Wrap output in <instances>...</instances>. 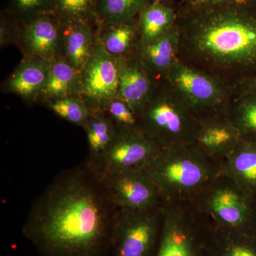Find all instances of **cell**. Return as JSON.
<instances>
[{
	"instance_id": "obj_1",
	"label": "cell",
	"mask_w": 256,
	"mask_h": 256,
	"mask_svg": "<svg viewBox=\"0 0 256 256\" xmlns=\"http://www.w3.org/2000/svg\"><path fill=\"white\" fill-rule=\"evenodd\" d=\"M117 210L85 162L62 172L38 196L22 234L41 256H110Z\"/></svg>"
},
{
	"instance_id": "obj_13",
	"label": "cell",
	"mask_w": 256,
	"mask_h": 256,
	"mask_svg": "<svg viewBox=\"0 0 256 256\" xmlns=\"http://www.w3.org/2000/svg\"><path fill=\"white\" fill-rule=\"evenodd\" d=\"M119 67L118 98L126 101L139 116L149 100L156 82L148 73L137 54L117 58Z\"/></svg>"
},
{
	"instance_id": "obj_8",
	"label": "cell",
	"mask_w": 256,
	"mask_h": 256,
	"mask_svg": "<svg viewBox=\"0 0 256 256\" xmlns=\"http://www.w3.org/2000/svg\"><path fill=\"white\" fill-rule=\"evenodd\" d=\"M162 218L163 206L148 210H118L110 256H154Z\"/></svg>"
},
{
	"instance_id": "obj_20",
	"label": "cell",
	"mask_w": 256,
	"mask_h": 256,
	"mask_svg": "<svg viewBox=\"0 0 256 256\" xmlns=\"http://www.w3.org/2000/svg\"><path fill=\"white\" fill-rule=\"evenodd\" d=\"M176 20L178 14L170 6L158 3L146 6L139 22L140 44L159 40L174 28Z\"/></svg>"
},
{
	"instance_id": "obj_26",
	"label": "cell",
	"mask_w": 256,
	"mask_h": 256,
	"mask_svg": "<svg viewBox=\"0 0 256 256\" xmlns=\"http://www.w3.org/2000/svg\"><path fill=\"white\" fill-rule=\"evenodd\" d=\"M146 6V0H104V15L114 24L127 22Z\"/></svg>"
},
{
	"instance_id": "obj_14",
	"label": "cell",
	"mask_w": 256,
	"mask_h": 256,
	"mask_svg": "<svg viewBox=\"0 0 256 256\" xmlns=\"http://www.w3.org/2000/svg\"><path fill=\"white\" fill-rule=\"evenodd\" d=\"M180 34L176 24L159 40L140 44L137 54L154 82L164 80L178 60Z\"/></svg>"
},
{
	"instance_id": "obj_25",
	"label": "cell",
	"mask_w": 256,
	"mask_h": 256,
	"mask_svg": "<svg viewBox=\"0 0 256 256\" xmlns=\"http://www.w3.org/2000/svg\"><path fill=\"white\" fill-rule=\"evenodd\" d=\"M50 108L60 118L84 128L92 112L85 101L75 97L50 101Z\"/></svg>"
},
{
	"instance_id": "obj_6",
	"label": "cell",
	"mask_w": 256,
	"mask_h": 256,
	"mask_svg": "<svg viewBox=\"0 0 256 256\" xmlns=\"http://www.w3.org/2000/svg\"><path fill=\"white\" fill-rule=\"evenodd\" d=\"M191 201L217 228L256 238V201L220 174Z\"/></svg>"
},
{
	"instance_id": "obj_7",
	"label": "cell",
	"mask_w": 256,
	"mask_h": 256,
	"mask_svg": "<svg viewBox=\"0 0 256 256\" xmlns=\"http://www.w3.org/2000/svg\"><path fill=\"white\" fill-rule=\"evenodd\" d=\"M166 80L200 120L226 114L236 86L176 60Z\"/></svg>"
},
{
	"instance_id": "obj_28",
	"label": "cell",
	"mask_w": 256,
	"mask_h": 256,
	"mask_svg": "<svg viewBox=\"0 0 256 256\" xmlns=\"http://www.w3.org/2000/svg\"><path fill=\"white\" fill-rule=\"evenodd\" d=\"M58 8L66 16L82 22L92 12L94 0H56Z\"/></svg>"
},
{
	"instance_id": "obj_31",
	"label": "cell",
	"mask_w": 256,
	"mask_h": 256,
	"mask_svg": "<svg viewBox=\"0 0 256 256\" xmlns=\"http://www.w3.org/2000/svg\"><path fill=\"white\" fill-rule=\"evenodd\" d=\"M239 86H242L245 87L246 88L256 92V78L247 80V82H242Z\"/></svg>"
},
{
	"instance_id": "obj_30",
	"label": "cell",
	"mask_w": 256,
	"mask_h": 256,
	"mask_svg": "<svg viewBox=\"0 0 256 256\" xmlns=\"http://www.w3.org/2000/svg\"><path fill=\"white\" fill-rule=\"evenodd\" d=\"M18 9L22 12H30L38 9L43 4L44 0H16Z\"/></svg>"
},
{
	"instance_id": "obj_17",
	"label": "cell",
	"mask_w": 256,
	"mask_h": 256,
	"mask_svg": "<svg viewBox=\"0 0 256 256\" xmlns=\"http://www.w3.org/2000/svg\"><path fill=\"white\" fill-rule=\"evenodd\" d=\"M60 28L52 18H44L34 22L24 34V41L32 56L52 62L58 52Z\"/></svg>"
},
{
	"instance_id": "obj_16",
	"label": "cell",
	"mask_w": 256,
	"mask_h": 256,
	"mask_svg": "<svg viewBox=\"0 0 256 256\" xmlns=\"http://www.w3.org/2000/svg\"><path fill=\"white\" fill-rule=\"evenodd\" d=\"M50 62L32 56L24 60L8 82V90L24 99H32L44 88Z\"/></svg>"
},
{
	"instance_id": "obj_18",
	"label": "cell",
	"mask_w": 256,
	"mask_h": 256,
	"mask_svg": "<svg viewBox=\"0 0 256 256\" xmlns=\"http://www.w3.org/2000/svg\"><path fill=\"white\" fill-rule=\"evenodd\" d=\"M226 114L242 139L256 142V92L242 86H236Z\"/></svg>"
},
{
	"instance_id": "obj_9",
	"label": "cell",
	"mask_w": 256,
	"mask_h": 256,
	"mask_svg": "<svg viewBox=\"0 0 256 256\" xmlns=\"http://www.w3.org/2000/svg\"><path fill=\"white\" fill-rule=\"evenodd\" d=\"M161 150L140 130L118 128L108 150L98 159L86 162L100 178L112 173L144 171Z\"/></svg>"
},
{
	"instance_id": "obj_2",
	"label": "cell",
	"mask_w": 256,
	"mask_h": 256,
	"mask_svg": "<svg viewBox=\"0 0 256 256\" xmlns=\"http://www.w3.org/2000/svg\"><path fill=\"white\" fill-rule=\"evenodd\" d=\"M178 60L237 86L256 78V4L193 6L178 15Z\"/></svg>"
},
{
	"instance_id": "obj_19",
	"label": "cell",
	"mask_w": 256,
	"mask_h": 256,
	"mask_svg": "<svg viewBox=\"0 0 256 256\" xmlns=\"http://www.w3.org/2000/svg\"><path fill=\"white\" fill-rule=\"evenodd\" d=\"M80 76L82 73L68 60H52L48 79L41 94L50 102L73 97L74 92L80 90Z\"/></svg>"
},
{
	"instance_id": "obj_11",
	"label": "cell",
	"mask_w": 256,
	"mask_h": 256,
	"mask_svg": "<svg viewBox=\"0 0 256 256\" xmlns=\"http://www.w3.org/2000/svg\"><path fill=\"white\" fill-rule=\"evenodd\" d=\"M100 180L117 210H153L164 204L158 186L146 170L112 173Z\"/></svg>"
},
{
	"instance_id": "obj_12",
	"label": "cell",
	"mask_w": 256,
	"mask_h": 256,
	"mask_svg": "<svg viewBox=\"0 0 256 256\" xmlns=\"http://www.w3.org/2000/svg\"><path fill=\"white\" fill-rule=\"evenodd\" d=\"M242 140L226 114L201 120L196 144L212 160L223 164Z\"/></svg>"
},
{
	"instance_id": "obj_15",
	"label": "cell",
	"mask_w": 256,
	"mask_h": 256,
	"mask_svg": "<svg viewBox=\"0 0 256 256\" xmlns=\"http://www.w3.org/2000/svg\"><path fill=\"white\" fill-rule=\"evenodd\" d=\"M222 174L232 178L256 201V142L242 139L222 164Z\"/></svg>"
},
{
	"instance_id": "obj_10",
	"label": "cell",
	"mask_w": 256,
	"mask_h": 256,
	"mask_svg": "<svg viewBox=\"0 0 256 256\" xmlns=\"http://www.w3.org/2000/svg\"><path fill=\"white\" fill-rule=\"evenodd\" d=\"M119 67L117 58L106 52L100 41L80 76V90L92 111H102L110 100L118 98Z\"/></svg>"
},
{
	"instance_id": "obj_29",
	"label": "cell",
	"mask_w": 256,
	"mask_h": 256,
	"mask_svg": "<svg viewBox=\"0 0 256 256\" xmlns=\"http://www.w3.org/2000/svg\"><path fill=\"white\" fill-rule=\"evenodd\" d=\"M242 1L244 0H188V5L193 6H218Z\"/></svg>"
},
{
	"instance_id": "obj_3",
	"label": "cell",
	"mask_w": 256,
	"mask_h": 256,
	"mask_svg": "<svg viewBox=\"0 0 256 256\" xmlns=\"http://www.w3.org/2000/svg\"><path fill=\"white\" fill-rule=\"evenodd\" d=\"M163 202L191 200L222 172V164L196 144L162 150L146 170Z\"/></svg>"
},
{
	"instance_id": "obj_24",
	"label": "cell",
	"mask_w": 256,
	"mask_h": 256,
	"mask_svg": "<svg viewBox=\"0 0 256 256\" xmlns=\"http://www.w3.org/2000/svg\"><path fill=\"white\" fill-rule=\"evenodd\" d=\"M212 234L216 256H256V238L213 226Z\"/></svg>"
},
{
	"instance_id": "obj_4",
	"label": "cell",
	"mask_w": 256,
	"mask_h": 256,
	"mask_svg": "<svg viewBox=\"0 0 256 256\" xmlns=\"http://www.w3.org/2000/svg\"><path fill=\"white\" fill-rule=\"evenodd\" d=\"M200 117L166 79L156 82L139 114V128L161 150L196 144Z\"/></svg>"
},
{
	"instance_id": "obj_5",
	"label": "cell",
	"mask_w": 256,
	"mask_h": 256,
	"mask_svg": "<svg viewBox=\"0 0 256 256\" xmlns=\"http://www.w3.org/2000/svg\"><path fill=\"white\" fill-rule=\"evenodd\" d=\"M154 256H216L212 224L191 200L164 202Z\"/></svg>"
},
{
	"instance_id": "obj_22",
	"label": "cell",
	"mask_w": 256,
	"mask_h": 256,
	"mask_svg": "<svg viewBox=\"0 0 256 256\" xmlns=\"http://www.w3.org/2000/svg\"><path fill=\"white\" fill-rule=\"evenodd\" d=\"M133 22L132 20L116 24L101 38V44L114 58H127L137 54L140 44L139 24Z\"/></svg>"
},
{
	"instance_id": "obj_23",
	"label": "cell",
	"mask_w": 256,
	"mask_h": 256,
	"mask_svg": "<svg viewBox=\"0 0 256 256\" xmlns=\"http://www.w3.org/2000/svg\"><path fill=\"white\" fill-rule=\"evenodd\" d=\"M94 44L90 28L82 23L74 25L65 38L67 60L82 73L90 60Z\"/></svg>"
},
{
	"instance_id": "obj_32",
	"label": "cell",
	"mask_w": 256,
	"mask_h": 256,
	"mask_svg": "<svg viewBox=\"0 0 256 256\" xmlns=\"http://www.w3.org/2000/svg\"><path fill=\"white\" fill-rule=\"evenodd\" d=\"M154 2V3H158V4H162V3L166 1V0H153Z\"/></svg>"
},
{
	"instance_id": "obj_27",
	"label": "cell",
	"mask_w": 256,
	"mask_h": 256,
	"mask_svg": "<svg viewBox=\"0 0 256 256\" xmlns=\"http://www.w3.org/2000/svg\"><path fill=\"white\" fill-rule=\"evenodd\" d=\"M102 111H106L118 128L139 129V116L126 101L116 98Z\"/></svg>"
},
{
	"instance_id": "obj_21",
	"label": "cell",
	"mask_w": 256,
	"mask_h": 256,
	"mask_svg": "<svg viewBox=\"0 0 256 256\" xmlns=\"http://www.w3.org/2000/svg\"><path fill=\"white\" fill-rule=\"evenodd\" d=\"M88 144V161H94L108 150L116 140L118 127L105 111H92L85 127Z\"/></svg>"
}]
</instances>
